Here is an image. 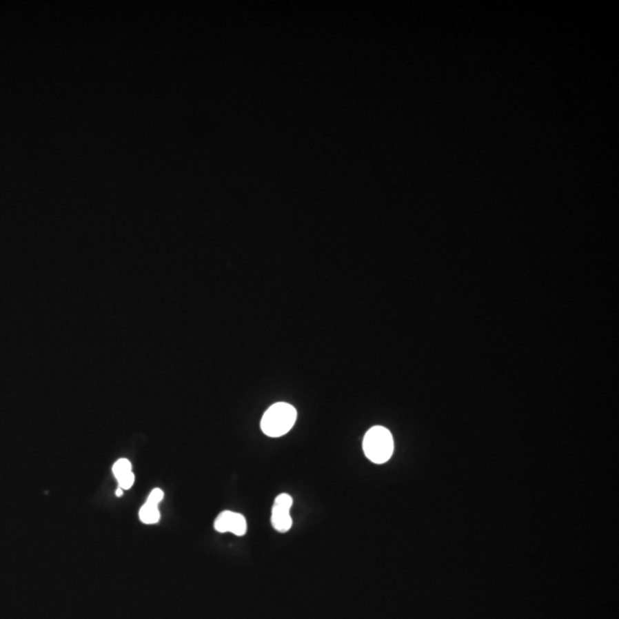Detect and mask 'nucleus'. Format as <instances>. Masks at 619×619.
<instances>
[{
    "label": "nucleus",
    "instance_id": "39448f33",
    "mask_svg": "<svg viewBox=\"0 0 619 619\" xmlns=\"http://www.w3.org/2000/svg\"><path fill=\"white\" fill-rule=\"evenodd\" d=\"M139 518L143 523L155 524L160 520V511L157 505L146 503L139 511Z\"/></svg>",
    "mask_w": 619,
    "mask_h": 619
},
{
    "label": "nucleus",
    "instance_id": "7ed1b4c3",
    "mask_svg": "<svg viewBox=\"0 0 619 619\" xmlns=\"http://www.w3.org/2000/svg\"><path fill=\"white\" fill-rule=\"evenodd\" d=\"M293 506V498L290 494H279L276 498L272 508V525L279 532H287L293 527V520L290 516V508Z\"/></svg>",
    "mask_w": 619,
    "mask_h": 619
},
{
    "label": "nucleus",
    "instance_id": "1a4fd4ad",
    "mask_svg": "<svg viewBox=\"0 0 619 619\" xmlns=\"http://www.w3.org/2000/svg\"><path fill=\"white\" fill-rule=\"evenodd\" d=\"M122 494L123 490L119 487V490L116 491V496H117V497H122Z\"/></svg>",
    "mask_w": 619,
    "mask_h": 619
},
{
    "label": "nucleus",
    "instance_id": "20e7f679",
    "mask_svg": "<svg viewBox=\"0 0 619 619\" xmlns=\"http://www.w3.org/2000/svg\"><path fill=\"white\" fill-rule=\"evenodd\" d=\"M214 529L221 534L232 532L235 536H243L247 532V520L243 515L225 511L214 520Z\"/></svg>",
    "mask_w": 619,
    "mask_h": 619
},
{
    "label": "nucleus",
    "instance_id": "f257e3e1",
    "mask_svg": "<svg viewBox=\"0 0 619 619\" xmlns=\"http://www.w3.org/2000/svg\"><path fill=\"white\" fill-rule=\"evenodd\" d=\"M296 418L297 412L294 406L287 403H276L263 415L261 428L269 437H281L292 430Z\"/></svg>",
    "mask_w": 619,
    "mask_h": 619
},
{
    "label": "nucleus",
    "instance_id": "423d86ee",
    "mask_svg": "<svg viewBox=\"0 0 619 619\" xmlns=\"http://www.w3.org/2000/svg\"><path fill=\"white\" fill-rule=\"evenodd\" d=\"M132 471V466L128 459H119L116 461L115 465L112 466V473L115 475L116 480L119 477L124 476L126 474Z\"/></svg>",
    "mask_w": 619,
    "mask_h": 619
},
{
    "label": "nucleus",
    "instance_id": "6e6552de",
    "mask_svg": "<svg viewBox=\"0 0 619 619\" xmlns=\"http://www.w3.org/2000/svg\"><path fill=\"white\" fill-rule=\"evenodd\" d=\"M163 491L161 490V489H154V490L150 492V497L147 499L146 503L157 505V506H159L161 501L163 500Z\"/></svg>",
    "mask_w": 619,
    "mask_h": 619
},
{
    "label": "nucleus",
    "instance_id": "0eeeda50",
    "mask_svg": "<svg viewBox=\"0 0 619 619\" xmlns=\"http://www.w3.org/2000/svg\"><path fill=\"white\" fill-rule=\"evenodd\" d=\"M117 482H119V489H122L123 491L129 490V489L132 487L133 483H134V475L131 471V473L126 474L124 476L117 478Z\"/></svg>",
    "mask_w": 619,
    "mask_h": 619
},
{
    "label": "nucleus",
    "instance_id": "f03ea898",
    "mask_svg": "<svg viewBox=\"0 0 619 619\" xmlns=\"http://www.w3.org/2000/svg\"><path fill=\"white\" fill-rule=\"evenodd\" d=\"M365 456L372 463H385L392 458L394 453V439L388 429L383 427H373L365 435L363 442Z\"/></svg>",
    "mask_w": 619,
    "mask_h": 619
}]
</instances>
